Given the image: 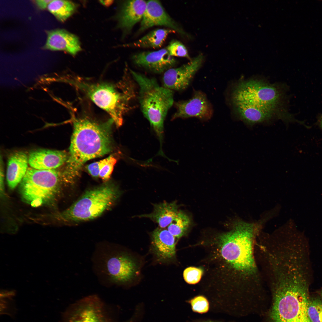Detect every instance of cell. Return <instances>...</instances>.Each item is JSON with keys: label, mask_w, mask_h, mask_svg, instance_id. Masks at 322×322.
I'll return each mask as SVG.
<instances>
[{"label": "cell", "mask_w": 322, "mask_h": 322, "mask_svg": "<svg viewBox=\"0 0 322 322\" xmlns=\"http://www.w3.org/2000/svg\"><path fill=\"white\" fill-rule=\"evenodd\" d=\"M233 227L217 237L209 258L214 263L215 283L227 288L249 284L258 277L253 249L260 225L240 221Z\"/></svg>", "instance_id": "6da1fadb"}, {"label": "cell", "mask_w": 322, "mask_h": 322, "mask_svg": "<svg viewBox=\"0 0 322 322\" xmlns=\"http://www.w3.org/2000/svg\"><path fill=\"white\" fill-rule=\"evenodd\" d=\"M166 48L170 55L172 57H182L190 58L186 47L179 41L177 40L172 41Z\"/></svg>", "instance_id": "83f0119b"}, {"label": "cell", "mask_w": 322, "mask_h": 322, "mask_svg": "<svg viewBox=\"0 0 322 322\" xmlns=\"http://www.w3.org/2000/svg\"><path fill=\"white\" fill-rule=\"evenodd\" d=\"M73 131L66 165L61 175L63 180L73 184L87 161L100 157L112 151V119L100 122L88 117L73 118Z\"/></svg>", "instance_id": "7a4b0ae2"}, {"label": "cell", "mask_w": 322, "mask_h": 322, "mask_svg": "<svg viewBox=\"0 0 322 322\" xmlns=\"http://www.w3.org/2000/svg\"><path fill=\"white\" fill-rule=\"evenodd\" d=\"M92 261L96 274L105 284H124L133 280L139 273L135 260L118 251L112 244L96 246Z\"/></svg>", "instance_id": "52a82bcc"}, {"label": "cell", "mask_w": 322, "mask_h": 322, "mask_svg": "<svg viewBox=\"0 0 322 322\" xmlns=\"http://www.w3.org/2000/svg\"><path fill=\"white\" fill-rule=\"evenodd\" d=\"M69 82L106 112L117 127L122 126L123 115L129 110L130 102L135 95L130 80L124 78L119 85H115L107 82H93L74 76Z\"/></svg>", "instance_id": "5b68a950"}, {"label": "cell", "mask_w": 322, "mask_h": 322, "mask_svg": "<svg viewBox=\"0 0 322 322\" xmlns=\"http://www.w3.org/2000/svg\"><path fill=\"white\" fill-rule=\"evenodd\" d=\"M203 274V270L200 268L189 267L184 271L183 276L185 281L189 284H195L201 280Z\"/></svg>", "instance_id": "f1b7e54d"}, {"label": "cell", "mask_w": 322, "mask_h": 322, "mask_svg": "<svg viewBox=\"0 0 322 322\" xmlns=\"http://www.w3.org/2000/svg\"><path fill=\"white\" fill-rule=\"evenodd\" d=\"M77 5L68 0H52L49 3L48 11L59 21L63 22L68 18L75 11Z\"/></svg>", "instance_id": "603a6c76"}, {"label": "cell", "mask_w": 322, "mask_h": 322, "mask_svg": "<svg viewBox=\"0 0 322 322\" xmlns=\"http://www.w3.org/2000/svg\"><path fill=\"white\" fill-rule=\"evenodd\" d=\"M286 88L278 83H272L264 79L241 80L233 87L232 105L244 104L259 109L275 115L287 124L293 116L288 111Z\"/></svg>", "instance_id": "277c9868"}, {"label": "cell", "mask_w": 322, "mask_h": 322, "mask_svg": "<svg viewBox=\"0 0 322 322\" xmlns=\"http://www.w3.org/2000/svg\"><path fill=\"white\" fill-rule=\"evenodd\" d=\"M134 316L124 322H134ZM62 322H117L108 314L105 305L96 295L86 296L71 306L64 313Z\"/></svg>", "instance_id": "30bf717a"}, {"label": "cell", "mask_w": 322, "mask_h": 322, "mask_svg": "<svg viewBox=\"0 0 322 322\" xmlns=\"http://www.w3.org/2000/svg\"><path fill=\"white\" fill-rule=\"evenodd\" d=\"M232 106L236 119L250 128L258 124H269L278 120L274 114L251 106L240 104Z\"/></svg>", "instance_id": "d6986e66"}, {"label": "cell", "mask_w": 322, "mask_h": 322, "mask_svg": "<svg viewBox=\"0 0 322 322\" xmlns=\"http://www.w3.org/2000/svg\"><path fill=\"white\" fill-rule=\"evenodd\" d=\"M139 87L138 99L141 110L150 122L160 141L164 134V122L174 103L173 91L160 86L156 80L130 70Z\"/></svg>", "instance_id": "8992f818"}, {"label": "cell", "mask_w": 322, "mask_h": 322, "mask_svg": "<svg viewBox=\"0 0 322 322\" xmlns=\"http://www.w3.org/2000/svg\"><path fill=\"white\" fill-rule=\"evenodd\" d=\"M117 161L116 159L112 155L99 161V177L103 181H107L111 177Z\"/></svg>", "instance_id": "484cf974"}, {"label": "cell", "mask_w": 322, "mask_h": 322, "mask_svg": "<svg viewBox=\"0 0 322 322\" xmlns=\"http://www.w3.org/2000/svg\"><path fill=\"white\" fill-rule=\"evenodd\" d=\"M60 177V174L55 169L38 170L28 168L20 183L22 198L33 207L48 202L57 192Z\"/></svg>", "instance_id": "9c48e42d"}, {"label": "cell", "mask_w": 322, "mask_h": 322, "mask_svg": "<svg viewBox=\"0 0 322 322\" xmlns=\"http://www.w3.org/2000/svg\"><path fill=\"white\" fill-rule=\"evenodd\" d=\"M319 124L320 125V126L322 129V116L320 117L319 121Z\"/></svg>", "instance_id": "836d02e7"}, {"label": "cell", "mask_w": 322, "mask_h": 322, "mask_svg": "<svg viewBox=\"0 0 322 322\" xmlns=\"http://www.w3.org/2000/svg\"><path fill=\"white\" fill-rule=\"evenodd\" d=\"M52 1V0H38L35 1V2L40 9L44 10L47 8L49 4Z\"/></svg>", "instance_id": "4dcf8cb0"}, {"label": "cell", "mask_w": 322, "mask_h": 322, "mask_svg": "<svg viewBox=\"0 0 322 322\" xmlns=\"http://www.w3.org/2000/svg\"><path fill=\"white\" fill-rule=\"evenodd\" d=\"M190 224L188 216L184 212L178 210L174 219L168 226L167 230L175 238L179 239L185 233Z\"/></svg>", "instance_id": "cb8c5ba5"}, {"label": "cell", "mask_w": 322, "mask_h": 322, "mask_svg": "<svg viewBox=\"0 0 322 322\" xmlns=\"http://www.w3.org/2000/svg\"><path fill=\"white\" fill-rule=\"evenodd\" d=\"M192 311L195 312L203 314L209 310V304L207 299L202 295L196 296L188 301Z\"/></svg>", "instance_id": "4316f807"}, {"label": "cell", "mask_w": 322, "mask_h": 322, "mask_svg": "<svg viewBox=\"0 0 322 322\" xmlns=\"http://www.w3.org/2000/svg\"><path fill=\"white\" fill-rule=\"evenodd\" d=\"M46 41L43 48L52 51H62L75 55L81 50L78 38L64 29L48 31Z\"/></svg>", "instance_id": "9a60e30c"}, {"label": "cell", "mask_w": 322, "mask_h": 322, "mask_svg": "<svg viewBox=\"0 0 322 322\" xmlns=\"http://www.w3.org/2000/svg\"><path fill=\"white\" fill-rule=\"evenodd\" d=\"M177 111L172 119L181 118L196 117L202 121L210 119L212 109L205 95L201 91H196L190 99L179 101L175 103Z\"/></svg>", "instance_id": "7c38bea8"}, {"label": "cell", "mask_w": 322, "mask_h": 322, "mask_svg": "<svg viewBox=\"0 0 322 322\" xmlns=\"http://www.w3.org/2000/svg\"><path fill=\"white\" fill-rule=\"evenodd\" d=\"M134 63L137 66L153 72L160 73L171 68L176 63L166 48L154 51L137 53L132 57Z\"/></svg>", "instance_id": "5bb4252c"}, {"label": "cell", "mask_w": 322, "mask_h": 322, "mask_svg": "<svg viewBox=\"0 0 322 322\" xmlns=\"http://www.w3.org/2000/svg\"><path fill=\"white\" fill-rule=\"evenodd\" d=\"M195 322H218L210 320H200L196 321Z\"/></svg>", "instance_id": "d6a6232c"}, {"label": "cell", "mask_w": 322, "mask_h": 322, "mask_svg": "<svg viewBox=\"0 0 322 322\" xmlns=\"http://www.w3.org/2000/svg\"><path fill=\"white\" fill-rule=\"evenodd\" d=\"M120 194L116 185L106 182L86 191L59 217L64 221L74 222L93 219L111 208Z\"/></svg>", "instance_id": "ba28073f"}, {"label": "cell", "mask_w": 322, "mask_h": 322, "mask_svg": "<svg viewBox=\"0 0 322 322\" xmlns=\"http://www.w3.org/2000/svg\"><path fill=\"white\" fill-rule=\"evenodd\" d=\"M153 212L149 214L139 215L140 217L148 218L157 223L160 227L165 228L171 223L178 210L175 202H164L153 205Z\"/></svg>", "instance_id": "44dd1931"}, {"label": "cell", "mask_w": 322, "mask_h": 322, "mask_svg": "<svg viewBox=\"0 0 322 322\" xmlns=\"http://www.w3.org/2000/svg\"><path fill=\"white\" fill-rule=\"evenodd\" d=\"M175 32L169 28L157 29L150 32L138 40L126 44L125 46L129 47L159 48L162 46L168 36Z\"/></svg>", "instance_id": "7402d4cb"}, {"label": "cell", "mask_w": 322, "mask_h": 322, "mask_svg": "<svg viewBox=\"0 0 322 322\" xmlns=\"http://www.w3.org/2000/svg\"><path fill=\"white\" fill-rule=\"evenodd\" d=\"M307 312L311 322H322V299L320 297H310Z\"/></svg>", "instance_id": "d4e9b609"}, {"label": "cell", "mask_w": 322, "mask_h": 322, "mask_svg": "<svg viewBox=\"0 0 322 322\" xmlns=\"http://www.w3.org/2000/svg\"><path fill=\"white\" fill-rule=\"evenodd\" d=\"M151 239L152 250L158 261L167 262L174 258L175 237L167 229L157 227L152 232Z\"/></svg>", "instance_id": "e0dca14e"}, {"label": "cell", "mask_w": 322, "mask_h": 322, "mask_svg": "<svg viewBox=\"0 0 322 322\" xmlns=\"http://www.w3.org/2000/svg\"><path fill=\"white\" fill-rule=\"evenodd\" d=\"M86 168L89 173L92 177L95 178H97L99 177V161L88 165Z\"/></svg>", "instance_id": "f546056e"}, {"label": "cell", "mask_w": 322, "mask_h": 322, "mask_svg": "<svg viewBox=\"0 0 322 322\" xmlns=\"http://www.w3.org/2000/svg\"><path fill=\"white\" fill-rule=\"evenodd\" d=\"M147 1L128 0L122 4L117 17L119 27L124 34L130 32L134 25L141 21L145 11Z\"/></svg>", "instance_id": "2e32d148"}, {"label": "cell", "mask_w": 322, "mask_h": 322, "mask_svg": "<svg viewBox=\"0 0 322 322\" xmlns=\"http://www.w3.org/2000/svg\"><path fill=\"white\" fill-rule=\"evenodd\" d=\"M28 163V157L23 151H17L10 156L7 160L6 178L10 188H14L20 183L27 170Z\"/></svg>", "instance_id": "ffe728a7"}, {"label": "cell", "mask_w": 322, "mask_h": 322, "mask_svg": "<svg viewBox=\"0 0 322 322\" xmlns=\"http://www.w3.org/2000/svg\"><path fill=\"white\" fill-rule=\"evenodd\" d=\"M100 2L103 5L108 6V5L111 4L112 3V1L110 0L100 1Z\"/></svg>", "instance_id": "1f68e13d"}, {"label": "cell", "mask_w": 322, "mask_h": 322, "mask_svg": "<svg viewBox=\"0 0 322 322\" xmlns=\"http://www.w3.org/2000/svg\"><path fill=\"white\" fill-rule=\"evenodd\" d=\"M156 26H164L180 33H185L167 13L161 3L157 0L147 1L146 7L139 32H141Z\"/></svg>", "instance_id": "4fadbf2b"}, {"label": "cell", "mask_w": 322, "mask_h": 322, "mask_svg": "<svg viewBox=\"0 0 322 322\" xmlns=\"http://www.w3.org/2000/svg\"><path fill=\"white\" fill-rule=\"evenodd\" d=\"M320 297L322 299V289L320 291Z\"/></svg>", "instance_id": "e575fe53"}, {"label": "cell", "mask_w": 322, "mask_h": 322, "mask_svg": "<svg viewBox=\"0 0 322 322\" xmlns=\"http://www.w3.org/2000/svg\"><path fill=\"white\" fill-rule=\"evenodd\" d=\"M68 157L64 151L40 149L29 153L28 164L36 169H55L66 162Z\"/></svg>", "instance_id": "ac0fdd59"}, {"label": "cell", "mask_w": 322, "mask_h": 322, "mask_svg": "<svg viewBox=\"0 0 322 322\" xmlns=\"http://www.w3.org/2000/svg\"><path fill=\"white\" fill-rule=\"evenodd\" d=\"M203 61V55L200 54L186 64L168 69L163 76V86L172 91L185 89L201 66Z\"/></svg>", "instance_id": "8fae6325"}, {"label": "cell", "mask_w": 322, "mask_h": 322, "mask_svg": "<svg viewBox=\"0 0 322 322\" xmlns=\"http://www.w3.org/2000/svg\"><path fill=\"white\" fill-rule=\"evenodd\" d=\"M271 322H311L307 308L310 283L297 276L283 275L271 282Z\"/></svg>", "instance_id": "3957f363"}]
</instances>
